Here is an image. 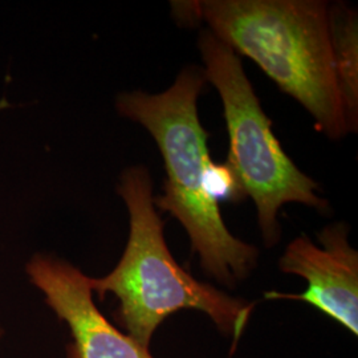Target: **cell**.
Masks as SVG:
<instances>
[{
  "instance_id": "2",
  "label": "cell",
  "mask_w": 358,
  "mask_h": 358,
  "mask_svg": "<svg viewBox=\"0 0 358 358\" xmlns=\"http://www.w3.org/2000/svg\"><path fill=\"white\" fill-rule=\"evenodd\" d=\"M206 83L202 68L186 66L165 92H125L115 106L120 115L149 131L162 155L166 179L164 194L154 196L155 208L183 226L206 275L235 288L255 271L259 250L231 234L219 203L207 192L208 133L198 115Z\"/></svg>"
},
{
  "instance_id": "6",
  "label": "cell",
  "mask_w": 358,
  "mask_h": 358,
  "mask_svg": "<svg viewBox=\"0 0 358 358\" xmlns=\"http://www.w3.org/2000/svg\"><path fill=\"white\" fill-rule=\"evenodd\" d=\"M348 235L349 227L338 222L317 232L319 244L307 235L294 238L279 259V269L303 278L307 289L303 294L271 291L264 297L304 301L357 336L358 252Z\"/></svg>"
},
{
  "instance_id": "4",
  "label": "cell",
  "mask_w": 358,
  "mask_h": 358,
  "mask_svg": "<svg viewBox=\"0 0 358 358\" xmlns=\"http://www.w3.org/2000/svg\"><path fill=\"white\" fill-rule=\"evenodd\" d=\"M206 81L217 90L230 150L227 165L238 179L244 198L254 201L257 224L266 247L282 238L279 211L285 203H301L321 213L329 210L321 187L294 165L272 131V121L262 108L241 56L208 29L198 38Z\"/></svg>"
},
{
  "instance_id": "8",
  "label": "cell",
  "mask_w": 358,
  "mask_h": 358,
  "mask_svg": "<svg viewBox=\"0 0 358 358\" xmlns=\"http://www.w3.org/2000/svg\"><path fill=\"white\" fill-rule=\"evenodd\" d=\"M207 192L215 201L239 202L244 199L238 179L227 164H211L207 169Z\"/></svg>"
},
{
  "instance_id": "3",
  "label": "cell",
  "mask_w": 358,
  "mask_h": 358,
  "mask_svg": "<svg viewBox=\"0 0 358 358\" xmlns=\"http://www.w3.org/2000/svg\"><path fill=\"white\" fill-rule=\"evenodd\" d=\"M117 192L128 208V243L115 268L103 278H90L93 294L101 299L115 296L117 320L146 350L158 327L180 309L203 312L219 332L232 336L236 343L255 306L196 280L176 262L154 205L149 170L141 165L128 167L120 177Z\"/></svg>"
},
{
  "instance_id": "1",
  "label": "cell",
  "mask_w": 358,
  "mask_h": 358,
  "mask_svg": "<svg viewBox=\"0 0 358 358\" xmlns=\"http://www.w3.org/2000/svg\"><path fill=\"white\" fill-rule=\"evenodd\" d=\"M329 4L320 0L173 1L182 24L205 23L236 55L251 59L301 103L331 140L349 133L333 68Z\"/></svg>"
},
{
  "instance_id": "7",
  "label": "cell",
  "mask_w": 358,
  "mask_h": 358,
  "mask_svg": "<svg viewBox=\"0 0 358 358\" xmlns=\"http://www.w3.org/2000/svg\"><path fill=\"white\" fill-rule=\"evenodd\" d=\"M329 38L337 88L349 133L358 129V17L344 3L328 7Z\"/></svg>"
},
{
  "instance_id": "5",
  "label": "cell",
  "mask_w": 358,
  "mask_h": 358,
  "mask_svg": "<svg viewBox=\"0 0 358 358\" xmlns=\"http://www.w3.org/2000/svg\"><path fill=\"white\" fill-rule=\"evenodd\" d=\"M26 273L71 331L66 358H154L103 316L94 303L90 276L68 260L36 254L28 260Z\"/></svg>"
},
{
  "instance_id": "9",
  "label": "cell",
  "mask_w": 358,
  "mask_h": 358,
  "mask_svg": "<svg viewBox=\"0 0 358 358\" xmlns=\"http://www.w3.org/2000/svg\"><path fill=\"white\" fill-rule=\"evenodd\" d=\"M3 334H4V332H3V328H1V327H0V340H1V338H3Z\"/></svg>"
}]
</instances>
